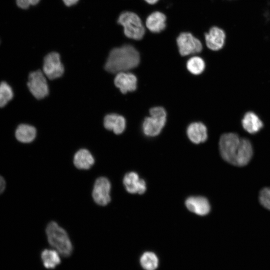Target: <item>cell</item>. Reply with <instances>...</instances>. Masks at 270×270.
I'll list each match as a JSON object with an SVG mask.
<instances>
[{"instance_id":"obj_15","label":"cell","mask_w":270,"mask_h":270,"mask_svg":"<svg viewBox=\"0 0 270 270\" xmlns=\"http://www.w3.org/2000/svg\"><path fill=\"white\" fill-rule=\"evenodd\" d=\"M166 18L162 12L156 11L150 14L146 18V26L147 28L154 33H158L166 27Z\"/></svg>"},{"instance_id":"obj_18","label":"cell","mask_w":270,"mask_h":270,"mask_svg":"<svg viewBox=\"0 0 270 270\" xmlns=\"http://www.w3.org/2000/svg\"><path fill=\"white\" fill-rule=\"evenodd\" d=\"M94 160L92 156L86 149L80 150L74 156V164L79 169H88L94 164Z\"/></svg>"},{"instance_id":"obj_27","label":"cell","mask_w":270,"mask_h":270,"mask_svg":"<svg viewBox=\"0 0 270 270\" xmlns=\"http://www.w3.org/2000/svg\"><path fill=\"white\" fill-rule=\"evenodd\" d=\"M64 4L67 6H71L76 4L78 0H62Z\"/></svg>"},{"instance_id":"obj_3","label":"cell","mask_w":270,"mask_h":270,"mask_svg":"<svg viewBox=\"0 0 270 270\" xmlns=\"http://www.w3.org/2000/svg\"><path fill=\"white\" fill-rule=\"evenodd\" d=\"M49 244L62 256L68 257L72 252L73 247L66 231L54 222H50L46 228Z\"/></svg>"},{"instance_id":"obj_14","label":"cell","mask_w":270,"mask_h":270,"mask_svg":"<svg viewBox=\"0 0 270 270\" xmlns=\"http://www.w3.org/2000/svg\"><path fill=\"white\" fill-rule=\"evenodd\" d=\"M186 134L190 140L196 144L204 142L208 138L206 127L200 122L190 124L187 128Z\"/></svg>"},{"instance_id":"obj_20","label":"cell","mask_w":270,"mask_h":270,"mask_svg":"<svg viewBox=\"0 0 270 270\" xmlns=\"http://www.w3.org/2000/svg\"><path fill=\"white\" fill-rule=\"evenodd\" d=\"M59 254L56 250H44L41 253V258L44 266L48 269L55 268L61 262Z\"/></svg>"},{"instance_id":"obj_11","label":"cell","mask_w":270,"mask_h":270,"mask_svg":"<svg viewBox=\"0 0 270 270\" xmlns=\"http://www.w3.org/2000/svg\"><path fill=\"white\" fill-rule=\"evenodd\" d=\"M124 186L128 192L130 194H143L146 190L145 181L140 178L135 172H129L126 174L123 179Z\"/></svg>"},{"instance_id":"obj_19","label":"cell","mask_w":270,"mask_h":270,"mask_svg":"<svg viewBox=\"0 0 270 270\" xmlns=\"http://www.w3.org/2000/svg\"><path fill=\"white\" fill-rule=\"evenodd\" d=\"M36 131L34 126L21 124L18 126L16 130V138L20 142L29 143L34 140L36 136Z\"/></svg>"},{"instance_id":"obj_2","label":"cell","mask_w":270,"mask_h":270,"mask_svg":"<svg viewBox=\"0 0 270 270\" xmlns=\"http://www.w3.org/2000/svg\"><path fill=\"white\" fill-rule=\"evenodd\" d=\"M140 62L138 51L133 46L126 44L114 48L110 51L104 68L113 74L126 72L136 67Z\"/></svg>"},{"instance_id":"obj_4","label":"cell","mask_w":270,"mask_h":270,"mask_svg":"<svg viewBox=\"0 0 270 270\" xmlns=\"http://www.w3.org/2000/svg\"><path fill=\"white\" fill-rule=\"evenodd\" d=\"M124 28L125 36L135 40H141L144 35L145 28L141 19L136 14L130 12L122 13L118 20Z\"/></svg>"},{"instance_id":"obj_21","label":"cell","mask_w":270,"mask_h":270,"mask_svg":"<svg viewBox=\"0 0 270 270\" xmlns=\"http://www.w3.org/2000/svg\"><path fill=\"white\" fill-rule=\"evenodd\" d=\"M140 264L144 270H156L158 266V258L153 252H146L140 259Z\"/></svg>"},{"instance_id":"obj_24","label":"cell","mask_w":270,"mask_h":270,"mask_svg":"<svg viewBox=\"0 0 270 270\" xmlns=\"http://www.w3.org/2000/svg\"><path fill=\"white\" fill-rule=\"evenodd\" d=\"M258 200L264 208L270 210V187L264 188L260 191Z\"/></svg>"},{"instance_id":"obj_1","label":"cell","mask_w":270,"mask_h":270,"mask_svg":"<svg viewBox=\"0 0 270 270\" xmlns=\"http://www.w3.org/2000/svg\"><path fill=\"white\" fill-rule=\"evenodd\" d=\"M219 150L222 159L236 166H244L253 156V148L250 142L246 138H240L235 133L224 134L219 141Z\"/></svg>"},{"instance_id":"obj_23","label":"cell","mask_w":270,"mask_h":270,"mask_svg":"<svg viewBox=\"0 0 270 270\" xmlns=\"http://www.w3.org/2000/svg\"><path fill=\"white\" fill-rule=\"evenodd\" d=\"M12 88L6 82L0 84V107L5 106L13 98Z\"/></svg>"},{"instance_id":"obj_6","label":"cell","mask_w":270,"mask_h":270,"mask_svg":"<svg viewBox=\"0 0 270 270\" xmlns=\"http://www.w3.org/2000/svg\"><path fill=\"white\" fill-rule=\"evenodd\" d=\"M176 44L182 56L200 52L202 49L201 42L188 32L180 33L176 38Z\"/></svg>"},{"instance_id":"obj_10","label":"cell","mask_w":270,"mask_h":270,"mask_svg":"<svg viewBox=\"0 0 270 270\" xmlns=\"http://www.w3.org/2000/svg\"><path fill=\"white\" fill-rule=\"evenodd\" d=\"M204 38L207 47L212 50L216 51L223 47L226 34L222 28L213 26L208 32L205 33Z\"/></svg>"},{"instance_id":"obj_28","label":"cell","mask_w":270,"mask_h":270,"mask_svg":"<svg viewBox=\"0 0 270 270\" xmlns=\"http://www.w3.org/2000/svg\"><path fill=\"white\" fill-rule=\"evenodd\" d=\"M146 1L147 3L150 4H156L158 0H144Z\"/></svg>"},{"instance_id":"obj_26","label":"cell","mask_w":270,"mask_h":270,"mask_svg":"<svg viewBox=\"0 0 270 270\" xmlns=\"http://www.w3.org/2000/svg\"><path fill=\"white\" fill-rule=\"evenodd\" d=\"M6 188V182L4 178L0 176V194H2Z\"/></svg>"},{"instance_id":"obj_25","label":"cell","mask_w":270,"mask_h":270,"mask_svg":"<svg viewBox=\"0 0 270 270\" xmlns=\"http://www.w3.org/2000/svg\"><path fill=\"white\" fill-rule=\"evenodd\" d=\"M40 0H16L17 5L20 8H27L30 5L37 4Z\"/></svg>"},{"instance_id":"obj_8","label":"cell","mask_w":270,"mask_h":270,"mask_svg":"<svg viewBox=\"0 0 270 270\" xmlns=\"http://www.w3.org/2000/svg\"><path fill=\"white\" fill-rule=\"evenodd\" d=\"M43 72L50 80L58 78L62 75L64 68L60 62V56L58 52H52L45 56Z\"/></svg>"},{"instance_id":"obj_9","label":"cell","mask_w":270,"mask_h":270,"mask_svg":"<svg viewBox=\"0 0 270 270\" xmlns=\"http://www.w3.org/2000/svg\"><path fill=\"white\" fill-rule=\"evenodd\" d=\"M110 183L105 177L98 178L94 184L92 198L94 202L100 206H106L110 201Z\"/></svg>"},{"instance_id":"obj_7","label":"cell","mask_w":270,"mask_h":270,"mask_svg":"<svg viewBox=\"0 0 270 270\" xmlns=\"http://www.w3.org/2000/svg\"><path fill=\"white\" fill-rule=\"evenodd\" d=\"M28 86L32 94L37 99L44 98L49 92L46 77L40 70L30 74Z\"/></svg>"},{"instance_id":"obj_17","label":"cell","mask_w":270,"mask_h":270,"mask_svg":"<svg viewBox=\"0 0 270 270\" xmlns=\"http://www.w3.org/2000/svg\"><path fill=\"white\" fill-rule=\"evenodd\" d=\"M242 126L247 132L253 134L262 128L263 124L256 114L248 112L244 114L242 120Z\"/></svg>"},{"instance_id":"obj_5","label":"cell","mask_w":270,"mask_h":270,"mask_svg":"<svg viewBox=\"0 0 270 270\" xmlns=\"http://www.w3.org/2000/svg\"><path fill=\"white\" fill-rule=\"evenodd\" d=\"M150 116L144 118L142 130L148 136H156L159 134L165 126L166 120V112L161 106L152 108L150 110Z\"/></svg>"},{"instance_id":"obj_16","label":"cell","mask_w":270,"mask_h":270,"mask_svg":"<svg viewBox=\"0 0 270 270\" xmlns=\"http://www.w3.org/2000/svg\"><path fill=\"white\" fill-rule=\"evenodd\" d=\"M104 126L106 128L112 130L114 134H122L126 128V120L122 116L112 114L106 115L104 118Z\"/></svg>"},{"instance_id":"obj_12","label":"cell","mask_w":270,"mask_h":270,"mask_svg":"<svg viewBox=\"0 0 270 270\" xmlns=\"http://www.w3.org/2000/svg\"><path fill=\"white\" fill-rule=\"evenodd\" d=\"M114 82L122 94H126L136 90L137 78L133 74L121 72L116 74Z\"/></svg>"},{"instance_id":"obj_22","label":"cell","mask_w":270,"mask_h":270,"mask_svg":"<svg viewBox=\"0 0 270 270\" xmlns=\"http://www.w3.org/2000/svg\"><path fill=\"white\" fill-rule=\"evenodd\" d=\"M188 70L193 74L198 75L205 68V62L200 57L195 56L190 58L186 62Z\"/></svg>"},{"instance_id":"obj_13","label":"cell","mask_w":270,"mask_h":270,"mask_svg":"<svg viewBox=\"0 0 270 270\" xmlns=\"http://www.w3.org/2000/svg\"><path fill=\"white\" fill-rule=\"evenodd\" d=\"M187 208L190 212L199 216H205L209 213L210 206L208 200L204 197L190 196L186 202Z\"/></svg>"}]
</instances>
